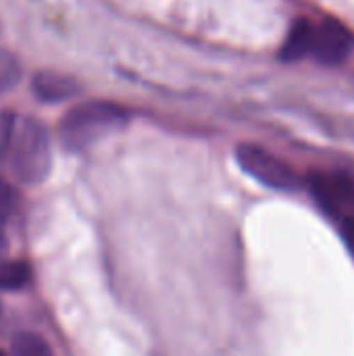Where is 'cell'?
<instances>
[{"label": "cell", "mask_w": 354, "mask_h": 356, "mask_svg": "<svg viewBox=\"0 0 354 356\" xmlns=\"http://www.w3.org/2000/svg\"><path fill=\"white\" fill-rule=\"evenodd\" d=\"M0 152L10 173L23 184H40L52 167L50 136L33 117L4 115L0 121Z\"/></svg>", "instance_id": "cell-1"}, {"label": "cell", "mask_w": 354, "mask_h": 356, "mask_svg": "<svg viewBox=\"0 0 354 356\" xmlns=\"http://www.w3.org/2000/svg\"><path fill=\"white\" fill-rule=\"evenodd\" d=\"M353 46V33L336 19H298L292 23L280 56L282 60H300L311 56L317 63L332 67L344 63Z\"/></svg>", "instance_id": "cell-2"}, {"label": "cell", "mask_w": 354, "mask_h": 356, "mask_svg": "<svg viewBox=\"0 0 354 356\" xmlns=\"http://www.w3.org/2000/svg\"><path fill=\"white\" fill-rule=\"evenodd\" d=\"M129 121V113L113 102L92 100L71 108L61 121V140L71 150H86L102 138L119 131Z\"/></svg>", "instance_id": "cell-3"}, {"label": "cell", "mask_w": 354, "mask_h": 356, "mask_svg": "<svg viewBox=\"0 0 354 356\" xmlns=\"http://www.w3.org/2000/svg\"><path fill=\"white\" fill-rule=\"evenodd\" d=\"M236 159L250 177L271 190L296 192L300 188L298 175L284 161L257 144H240L236 148Z\"/></svg>", "instance_id": "cell-4"}, {"label": "cell", "mask_w": 354, "mask_h": 356, "mask_svg": "<svg viewBox=\"0 0 354 356\" xmlns=\"http://www.w3.org/2000/svg\"><path fill=\"white\" fill-rule=\"evenodd\" d=\"M313 192L332 215H354V173L338 171L319 175L313 179Z\"/></svg>", "instance_id": "cell-5"}, {"label": "cell", "mask_w": 354, "mask_h": 356, "mask_svg": "<svg viewBox=\"0 0 354 356\" xmlns=\"http://www.w3.org/2000/svg\"><path fill=\"white\" fill-rule=\"evenodd\" d=\"M33 94L44 102H63L81 92V86L75 77L63 75L56 71H40L31 81Z\"/></svg>", "instance_id": "cell-6"}, {"label": "cell", "mask_w": 354, "mask_h": 356, "mask_svg": "<svg viewBox=\"0 0 354 356\" xmlns=\"http://www.w3.org/2000/svg\"><path fill=\"white\" fill-rule=\"evenodd\" d=\"M31 280V267L25 261L0 259V290H21Z\"/></svg>", "instance_id": "cell-7"}, {"label": "cell", "mask_w": 354, "mask_h": 356, "mask_svg": "<svg viewBox=\"0 0 354 356\" xmlns=\"http://www.w3.org/2000/svg\"><path fill=\"white\" fill-rule=\"evenodd\" d=\"M21 79V65L15 54L0 48V96L10 92Z\"/></svg>", "instance_id": "cell-8"}, {"label": "cell", "mask_w": 354, "mask_h": 356, "mask_svg": "<svg viewBox=\"0 0 354 356\" xmlns=\"http://www.w3.org/2000/svg\"><path fill=\"white\" fill-rule=\"evenodd\" d=\"M13 353L19 356H48L52 350L50 346L35 334H19L13 340Z\"/></svg>", "instance_id": "cell-9"}, {"label": "cell", "mask_w": 354, "mask_h": 356, "mask_svg": "<svg viewBox=\"0 0 354 356\" xmlns=\"http://www.w3.org/2000/svg\"><path fill=\"white\" fill-rule=\"evenodd\" d=\"M17 204H19L17 190H15L10 184L0 181V223L6 221V219L15 213Z\"/></svg>", "instance_id": "cell-10"}, {"label": "cell", "mask_w": 354, "mask_h": 356, "mask_svg": "<svg viewBox=\"0 0 354 356\" xmlns=\"http://www.w3.org/2000/svg\"><path fill=\"white\" fill-rule=\"evenodd\" d=\"M342 234H344L348 246L354 250V215L342 217Z\"/></svg>", "instance_id": "cell-11"}, {"label": "cell", "mask_w": 354, "mask_h": 356, "mask_svg": "<svg viewBox=\"0 0 354 356\" xmlns=\"http://www.w3.org/2000/svg\"><path fill=\"white\" fill-rule=\"evenodd\" d=\"M6 250H8V244H6V238L0 234V259H4V254H6Z\"/></svg>", "instance_id": "cell-12"}, {"label": "cell", "mask_w": 354, "mask_h": 356, "mask_svg": "<svg viewBox=\"0 0 354 356\" xmlns=\"http://www.w3.org/2000/svg\"><path fill=\"white\" fill-rule=\"evenodd\" d=\"M0 311H2V309H0Z\"/></svg>", "instance_id": "cell-13"}]
</instances>
